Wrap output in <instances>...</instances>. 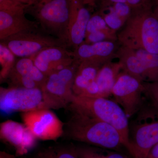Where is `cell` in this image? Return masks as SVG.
<instances>
[{"label": "cell", "mask_w": 158, "mask_h": 158, "mask_svg": "<svg viewBox=\"0 0 158 158\" xmlns=\"http://www.w3.org/2000/svg\"><path fill=\"white\" fill-rule=\"evenodd\" d=\"M64 124L63 136L84 144L120 151L126 144L116 129L104 122L84 113L70 111Z\"/></svg>", "instance_id": "6da1fadb"}, {"label": "cell", "mask_w": 158, "mask_h": 158, "mask_svg": "<svg viewBox=\"0 0 158 158\" xmlns=\"http://www.w3.org/2000/svg\"><path fill=\"white\" fill-rule=\"evenodd\" d=\"M117 38L120 46L158 55V19L152 7L132 10Z\"/></svg>", "instance_id": "7a4b0ae2"}, {"label": "cell", "mask_w": 158, "mask_h": 158, "mask_svg": "<svg viewBox=\"0 0 158 158\" xmlns=\"http://www.w3.org/2000/svg\"><path fill=\"white\" fill-rule=\"evenodd\" d=\"M66 108L69 111H77L92 116L113 126L121 135L130 153L129 118L123 109L114 100L74 95Z\"/></svg>", "instance_id": "3957f363"}, {"label": "cell", "mask_w": 158, "mask_h": 158, "mask_svg": "<svg viewBox=\"0 0 158 158\" xmlns=\"http://www.w3.org/2000/svg\"><path fill=\"white\" fill-rule=\"evenodd\" d=\"M148 100L129 122L130 153L134 158H147L158 143V108Z\"/></svg>", "instance_id": "277c9868"}, {"label": "cell", "mask_w": 158, "mask_h": 158, "mask_svg": "<svg viewBox=\"0 0 158 158\" xmlns=\"http://www.w3.org/2000/svg\"><path fill=\"white\" fill-rule=\"evenodd\" d=\"M72 2V0H36L27 5L25 12L34 17L45 34L67 44Z\"/></svg>", "instance_id": "5b68a950"}, {"label": "cell", "mask_w": 158, "mask_h": 158, "mask_svg": "<svg viewBox=\"0 0 158 158\" xmlns=\"http://www.w3.org/2000/svg\"><path fill=\"white\" fill-rule=\"evenodd\" d=\"M80 63L75 60L71 65L47 76L42 88L49 109L66 108L74 96L73 86Z\"/></svg>", "instance_id": "8992f818"}, {"label": "cell", "mask_w": 158, "mask_h": 158, "mask_svg": "<svg viewBox=\"0 0 158 158\" xmlns=\"http://www.w3.org/2000/svg\"><path fill=\"white\" fill-rule=\"evenodd\" d=\"M111 95L130 119L140 110L146 100L144 82L121 71L112 89Z\"/></svg>", "instance_id": "52a82bcc"}, {"label": "cell", "mask_w": 158, "mask_h": 158, "mask_svg": "<svg viewBox=\"0 0 158 158\" xmlns=\"http://www.w3.org/2000/svg\"><path fill=\"white\" fill-rule=\"evenodd\" d=\"M19 58H31L41 51L54 46L68 48L64 41L56 37L37 31L19 33L1 40Z\"/></svg>", "instance_id": "ba28073f"}, {"label": "cell", "mask_w": 158, "mask_h": 158, "mask_svg": "<svg viewBox=\"0 0 158 158\" xmlns=\"http://www.w3.org/2000/svg\"><path fill=\"white\" fill-rule=\"evenodd\" d=\"M0 107L6 113L49 109L42 89L13 87L1 88Z\"/></svg>", "instance_id": "9c48e42d"}, {"label": "cell", "mask_w": 158, "mask_h": 158, "mask_svg": "<svg viewBox=\"0 0 158 158\" xmlns=\"http://www.w3.org/2000/svg\"><path fill=\"white\" fill-rule=\"evenodd\" d=\"M21 117L23 124L37 139L55 141L63 136L64 123L51 109L23 112Z\"/></svg>", "instance_id": "30bf717a"}, {"label": "cell", "mask_w": 158, "mask_h": 158, "mask_svg": "<svg viewBox=\"0 0 158 158\" xmlns=\"http://www.w3.org/2000/svg\"><path fill=\"white\" fill-rule=\"evenodd\" d=\"M47 78L35 65L32 58H22L16 60L6 79L9 87L42 89Z\"/></svg>", "instance_id": "8fae6325"}, {"label": "cell", "mask_w": 158, "mask_h": 158, "mask_svg": "<svg viewBox=\"0 0 158 158\" xmlns=\"http://www.w3.org/2000/svg\"><path fill=\"white\" fill-rule=\"evenodd\" d=\"M0 137L14 148L17 156L27 154L37 143V138L24 124L11 120L1 123Z\"/></svg>", "instance_id": "7c38bea8"}, {"label": "cell", "mask_w": 158, "mask_h": 158, "mask_svg": "<svg viewBox=\"0 0 158 158\" xmlns=\"http://www.w3.org/2000/svg\"><path fill=\"white\" fill-rule=\"evenodd\" d=\"M118 41H106L95 43H83L73 52L74 59L79 63L87 62L103 66L116 59Z\"/></svg>", "instance_id": "4fadbf2b"}, {"label": "cell", "mask_w": 158, "mask_h": 158, "mask_svg": "<svg viewBox=\"0 0 158 158\" xmlns=\"http://www.w3.org/2000/svg\"><path fill=\"white\" fill-rule=\"evenodd\" d=\"M31 58L37 68L46 76L71 65L75 61L73 52L63 46L48 48Z\"/></svg>", "instance_id": "5bb4252c"}, {"label": "cell", "mask_w": 158, "mask_h": 158, "mask_svg": "<svg viewBox=\"0 0 158 158\" xmlns=\"http://www.w3.org/2000/svg\"><path fill=\"white\" fill-rule=\"evenodd\" d=\"M83 0H72L68 31L67 44L74 50L85 41L86 29L91 15Z\"/></svg>", "instance_id": "9a60e30c"}, {"label": "cell", "mask_w": 158, "mask_h": 158, "mask_svg": "<svg viewBox=\"0 0 158 158\" xmlns=\"http://www.w3.org/2000/svg\"><path fill=\"white\" fill-rule=\"evenodd\" d=\"M25 10L15 11L0 10V40L24 32L36 31L39 24L25 16Z\"/></svg>", "instance_id": "2e32d148"}, {"label": "cell", "mask_w": 158, "mask_h": 158, "mask_svg": "<svg viewBox=\"0 0 158 158\" xmlns=\"http://www.w3.org/2000/svg\"><path fill=\"white\" fill-rule=\"evenodd\" d=\"M121 71V65L118 62L111 61L102 66L95 79L100 98H109L111 96L112 89Z\"/></svg>", "instance_id": "e0dca14e"}, {"label": "cell", "mask_w": 158, "mask_h": 158, "mask_svg": "<svg viewBox=\"0 0 158 158\" xmlns=\"http://www.w3.org/2000/svg\"><path fill=\"white\" fill-rule=\"evenodd\" d=\"M116 59L121 65L122 71L131 75L144 83L145 82L144 66L135 50L119 46Z\"/></svg>", "instance_id": "ac0fdd59"}, {"label": "cell", "mask_w": 158, "mask_h": 158, "mask_svg": "<svg viewBox=\"0 0 158 158\" xmlns=\"http://www.w3.org/2000/svg\"><path fill=\"white\" fill-rule=\"evenodd\" d=\"M102 66L87 62L80 63L74 81V95L80 96L83 95L89 85L95 81Z\"/></svg>", "instance_id": "d6986e66"}, {"label": "cell", "mask_w": 158, "mask_h": 158, "mask_svg": "<svg viewBox=\"0 0 158 158\" xmlns=\"http://www.w3.org/2000/svg\"><path fill=\"white\" fill-rule=\"evenodd\" d=\"M79 158H128L121 152L88 144L75 145Z\"/></svg>", "instance_id": "ffe728a7"}, {"label": "cell", "mask_w": 158, "mask_h": 158, "mask_svg": "<svg viewBox=\"0 0 158 158\" xmlns=\"http://www.w3.org/2000/svg\"><path fill=\"white\" fill-rule=\"evenodd\" d=\"M134 50L144 66L145 83H158V55L143 50Z\"/></svg>", "instance_id": "44dd1931"}, {"label": "cell", "mask_w": 158, "mask_h": 158, "mask_svg": "<svg viewBox=\"0 0 158 158\" xmlns=\"http://www.w3.org/2000/svg\"><path fill=\"white\" fill-rule=\"evenodd\" d=\"M33 158H79L75 145H57L43 148Z\"/></svg>", "instance_id": "7402d4cb"}, {"label": "cell", "mask_w": 158, "mask_h": 158, "mask_svg": "<svg viewBox=\"0 0 158 158\" xmlns=\"http://www.w3.org/2000/svg\"><path fill=\"white\" fill-rule=\"evenodd\" d=\"M117 33V31L108 27L86 35L83 43L90 44L103 41H118Z\"/></svg>", "instance_id": "603a6c76"}, {"label": "cell", "mask_w": 158, "mask_h": 158, "mask_svg": "<svg viewBox=\"0 0 158 158\" xmlns=\"http://www.w3.org/2000/svg\"><path fill=\"white\" fill-rule=\"evenodd\" d=\"M15 56L6 45L0 44V62L2 66L1 71V81L6 79L14 65L16 60Z\"/></svg>", "instance_id": "cb8c5ba5"}, {"label": "cell", "mask_w": 158, "mask_h": 158, "mask_svg": "<svg viewBox=\"0 0 158 158\" xmlns=\"http://www.w3.org/2000/svg\"><path fill=\"white\" fill-rule=\"evenodd\" d=\"M108 27L109 26L105 21L102 15L98 11L91 15L86 29V36L90 33L106 28Z\"/></svg>", "instance_id": "d4e9b609"}, {"label": "cell", "mask_w": 158, "mask_h": 158, "mask_svg": "<svg viewBox=\"0 0 158 158\" xmlns=\"http://www.w3.org/2000/svg\"><path fill=\"white\" fill-rule=\"evenodd\" d=\"M27 5L19 0H0V10L15 11L25 10Z\"/></svg>", "instance_id": "484cf974"}, {"label": "cell", "mask_w": 158, "mask_h": 158, "mask_svg": "<svg viewBox=\"0 0 158 158\" xmlns=\"http://www.w3.org/2000/svg\"><path fill=\"white\" fill-rule=\"evenodd\" d=\"M144 86L145 96L158 108V83H144Z\"/></svg>", "instance_id": "4316f807"}, {"label": "cell", "mask_w": 158, "mask_h": 158, "mask_svg": "<svg viewBox=\"0 0 158 158\" xmlns=\"http://www.w3.org/2000/svg\"><path fill=\"white\" fill-rule=\"evenodd\" d=\"M153 0H127V4L132 10L152 7Z\"/></svg>", "instance_id": "83f0119b"}, {"label": "cell", "mask_w": 158, "mask_h": 158, "mask_svg": "<svg viewBox=\"0 0 158 158\" xmlns=\"http://www.w3.org/2000/svg\"><path fill=\"white\" fill-rule=\"evenodd\" d=\"M118 3L127 4V0H96L94 6L98 7V11H101Z\"/></svg>", "instance_id": "f1b7e54d"}, {"label": "cell", "mask_w": 158, "mask_h": 158, "mask_svg": "<svg viewBox=\"0 0 158 158\" xmlns=\"http://www.w3.org/2000/svg\"><path fill=\"white\" fill-rule=\"evenodd\" d=\"M147 158H158V143L151 150Z\"/></svg>", "instance_id": "f546056e"}, {"label": "cell", "mask_w": 158, "mask_h": 158, "mask_svg": "<svg viewBox=\"0 0 158 158\" xmlns=\"http://www.w3.org/2000/svg\"><path fill=\"white\" fill-rule=\"evenodd\" d=\"M0 158H16V156L6 152L1 151Z\"/></svg>", "instance_id": "4dcf8cb0"}, {"label": "cell", "mask_w": 158, "mask_h": 158, "mask_svg": "<svg viewBox=\"0 0 158 158\" xmlns=\"http://www.w3.org/2000/svg\"><path fill=\"white\" fill-rule=\"evenodd\" d=\"M153 12L158 19V3L155 2L154 7H152Z\"/></svg>", "instance_id": "1f68e13d"}, {"label": "cell", "mask_w": 158, "mask_h": 158, "mask_svg": "<svg viewBox=\"0 0 158 158\" xmlns=\"http://www.w3.org/2000/svg\"><path fill=\"white\" fill-rule=\"evenodd\" d=\"M83 1L85 5H87V6L94 7V4L96 0H83Z\"/></svg>", "instance_id": "d6a6232c"}, {"label": "cell", "mask_w": 158, "mask_h": 158, "mask_svg": "<svg viewBox=\"0 0 158 158\" xmlns=\"http://www.w3.org/2000/svg\"><path fill=\"white\" fill-rule=\"evenodd\" d=\"M19 1L25 5H29L34 2V0H19Z\"/></svg>", "instance_id": "836d02e7"}, {"label": "cell", "mask_w": 158, "mask_h": 158, "mask_svg": "<svg viewBox=\"0 0 158 158\" xmlns=\"http://www.w3.org/2000/svg\"><path fill=\"white\" fill-rule=\"evenodd\" d=\"M155 2L158 3V0H155Z\"/></svg>", "instance_id": "e575fe53"}, {"label": "cell", "mask_w": 158, "mask_h": 158, "mask_svg": "<svg viewBox=\"0 0 158 158\" xmlns=\"http://www.w3.org/2000/svg\"><path fill=\"white\" fill-rule=\"evenodd\" d=\"M35 1H36V0H34V2H35Z\"/></svg>", "instance_id": "d590c367"}]
</instances>
